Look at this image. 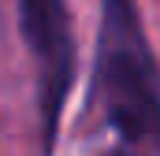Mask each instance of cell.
<instances>
[{"mask_svg":"<svg viewBox=\"0 0 160 156\" xmlns=\"http://www.w3.org/2000/svg\"><path fill=\"white\" fill-rule=\"evenodd\" d=\"M19 26L38 60V93L45 112V145H52L60 108L67 100L71 78H75V37H71V15L67 0H22L19 4Z\"/></svg>","mask_w":160,"mask_h":156,"instance_id":"1","label":"cell"},{"mask_svg":"<svg viewBox=\"0 0 160 156\" xmlns=\"http://www.w3.org/2000/svg\"><path fill=\"white\" fill-rule=\"evenodd\" d=\"M104 93H108V115L127 141H142V138L160 134V97L142 48H130L127 41L108 48Z\"/></svg>","mask_w":160,"mask_h":156,"instance_id":"2","label":"cell"}]
</instances>
